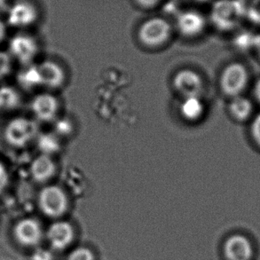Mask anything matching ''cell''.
Returning <instances> with one entry per match:
<instances>
[{
	"mask_svg": "<svg viewBox=\"0 0 260 260\" xmlns=\"http://www.w3.org/2000/svg\"><path fill=\"white\" fill-rule=\"evenodd\" d=\"M39 134L36 121L22 116L11 120L5 128V139L14 148H24L36 140Z\"/></svg>",
	"mask_w": 260,
	"mask_h": 260,
	"instance_id": "5b68a950",
	"label": "cell"
},
{
	"mask_svg": "<svg viewBox=\"0 0 260 260\" xmlns=\"http://www.w3.org/2000/svg\"><path fill=\"white\" fill-rule=\"evenodd\" d=\"M139 8L144 10H150L158 7L162 0H134Z\"/></svg>",
	"mask_w": 260,
	"mask_h": 260,
	"instance_id": "83f0119b",
	"label": "cell"
},
{
	"mask_svg": "<svg viewBox=\"0 0 260 260\" xmlns=\"http://www.w3.org/2000/svg\"><path fill=\"white\" fill-rule=\"evenodd\" d=\"M38 205L43 215L58 220L70 210V198L61 186L48 185L40 190Z\"/></svg>",
	"mask_w": 260,
	"mask_h": 260,
	"instance_id": "277c9868",
	"label": "cell"
},
{
	"mask_svg": "<svg viewBox=\"0 0 260 260\" xmlns=\"http://www.w3.org/2000/svg\"><path fill=\"white\" fill-rule=\"evenodd\" d=\"M41 86L52 90L59 89L66 82V72L61 65L53 60H44L38 64Z\"/></svg>",
	"mask_w": 260,
	"mask_h": 260,
	"instance_id": "4fadbf2b",
	"label": "cell"
},
{
	"mask_svg": "<svg viewBox=\"0 0 260 260\" xmlns=\"http://www.w3.org/2000/svg\"><path fill=\"white\" fill-rule=\"evenodd\" d=\"M39 52V43L31 35L19 33L10 39L9 53L11 56L24 66L33 63Z\"/></svg>",
	"mask_w": 260,
	"mask_h": 260,
	"instance_id": "9c48e42d",
	"label": "cell"
},
{
	"mask_svg": "<svg viewBox=\"0 0 260 260\" xmlns=\"http://www.w3.org/2000/svg\"><path fill=\"white\" fill-rule=\"evenodd\" d=\"M30 109L37 120L40 122H54L60 112V102L52 93L43 92L33 98Z\"/></svg>",
	"mask_w": 260,
	"mask_h": 260,
	"instance_id": "7c38bea8",
	"label": "cell"
},
{
	"mask_svg": "<svg viewBox=\"0 0 260 260\" xmlns=\"http://www.w3.org/2000/svg\"><path fill=\"white\" fill-rule=\"evenodd\" d=\"M57 171L56 164L50 155H38L30 165L29 173L32 179L39 184L48 182L55 175Z\"/></svg>",
	"mask_w": 260,
	"mask_h": 260,
	"instance_id": "2e32d148",
	"label": "cell"
},
{
	"mask_svg": "<svg viewBox=\"0 0 260 260\" xmlns=\"http://www.w3.org/2000/svg\"><path fill=\"white\" fill-rule=\"evenodd\" d=\"M54 124V134L58 135L60 139L62 138L70 137L74 134L75 124L72 120L68 117L57 118Z\"/></svg>",
	"mask_w": 260,
	"mask_h": 260,
	"instance_id": "44dd1931",
	"label": "cell"
},
{
	"mask_svg": "<svg viewBox=\"0 0 260 260\" xmlns=\"http://www.w3.org/2000/svg\"><path fill=\"white\" fill-rule=\"evenodd\" d=\"M254 39L255 35H250L249 33H241L234 40V45L236 50L240 52H250L253 51Z\"/></svg>",
	"mask_w": 260,
	"mask_h": 260,
	"instance_id": "7402d4cb",
	"label": "cell"
},
{
	"mask_svg": "<svg viewBox=\"0 0 260 260\" xmlns=\"http://www.w3.org/2000/svg\"><path fill=\"white\" fill-rule=\"evenodd\" d=\"M251 85L252 78L250 69L246 64L237 60L226 64L218 78L219 90L229 99L245 94Z\"/></svg>",
	"mask_w": 260,
	"mask_h": 260,
	"instance_id": "6da1fadb",
	"label": "cell"
},
{
	"mask_svg": "<svg viewBox=\"0 0 260 260\" xmlns=\"http://www.w3.org/2000/svg\"><path fill=\"white\" fill-rule=\"evenodd\" d=\"M66 260H96L94 252L88 247L75 248L68 254Z\"/></svg>",
	"mask_w": 260,
	"mask_h": 260,
	"instance_id": "cb8c5ba5",
	"label": "cell"
},
{
	"mask_svg": "<svg viewBox=\"0 0 260 260\" xmlns=\"http://www.w3.org/2000/svg\"><path fill=\"white\" fill-rule=\"evenodd\" d=\"M51 249L63 251L69 249L76 239V230L71 222L58 219L53 222L45 232Z\"/></svg>",
	"mask_w": 260,
	"mask_h": 260,
	"instance_id": "52a82bcc",
	"label": "cell"
},
{
	"mask_svg": "<svg viewBox=\"0 0 260 260\" xmlns=\"http://www.w3.org/2000/svg\"><path fill=\"white\" fill-rule=\"evenodd\" d=\"M249 126V134L254 146L260 150V112L256 113Z\"/></svg>",
	"mask_w": 260,
	"mask_h": 260,
	"instance_id": "d4e9b609",
	"label": "cell"
},
{
	"mask_svg": "<svg viewBox=\"0 0 260 260\" xmlns=\"http://www.w3.org/2000/svg\"><path fill=\"white\" fill-rule=\"evenodd\" d=\"M228 112L234 121L237 123H250L256 115V103L252 98L245 94L229 99Z\"/></svg>",
	"mask_w": 260,
	"mask_h": 260,
	"instance_id": "5bb4252c",
	"label": "cell"
},
{
	"mask_svg": "<svg viewBox=\"0 0 260 260\" xmlns=\"http://www.w3.org/2000/svg\"><path fill=\"white\" fill-rule=\"evenodd\" d=\"M36 140L38 141V148L40 150V154L43 155L53 156L61 149V139L53 132L39 134Z\"/></svg>",
	"mask_w": 260,
	"mask_h": 260,
	"instance_id": "ac0fdd59",
	"label": "cell"
},
{
	"mask_svg": "<svg viewBox=\"0 0 260 260\" xmlns=\"http://www.w3.org/2000/svg\"><path fill=\"white\" fill-rule=\"evenodd\" d=\"M244 17L251 23L260 26V0H250L244 6Z\"/></svg>",
	"mask_w": 260,
	"mask_h": 260,
	"instance_id": "603a6c76",
	"label": "cell"
},
{
	"mask_svg": "<svg viewBox=\"0 0 260 260\" xmlns=\"http://www.w3.org/2000/svg\"><path fill=\"white\" fill-rule=\"evenodd\" d=\"M18 81L22 87L28 90L40 87L41 81L39 77L38 64L32 63L24 66L23 70L19 74Z\"/></svg>",
	"mask_w": 260,
	"mask_h": 260,
	"instance_id": "d6986e66",
	"label": "cell"
},
{
	"mask_svg": "<svg viewBox=\"0 0 260 260\" xmlns=\"http://www.w3.org/2000/svg\"><path fill=\"white\" fill-rule=\"evenodd\" d=\"M223 252L228 260H250L252 246L245 236L235 235L225 240Z\"/></svg>",
	"mask_w": 260,
	"mask_h": 260,
	"instance_id": "9a60e30c",
	"label": "cell"
},
{
	"mask_svg": "<svg viewBox=\"0 0 260 260\" xmlns=\"http://www.w3.org/2000/svg\"><path fill=\"white\" fill-rule=\"evenodd\" d=\"M173 87L181 98L192 96L202 97L205 91V83L197 71L191 69H182L173 76Z\"/></svg>",
	"mask_w": 260,
	"mask_h": 260,
	"instance_id": "8992f818",
	"label": "cell"
},
{
	"mask_svg": "<svg viewBox=\"0 0 260 260\" xmlns=\"http://www.w3.org/2000/svg\"><path fill=\"white\" fill-rule=\"evenodd\" d=\"M7 34V26L6 23L0 19V42L5 39Z\"/></svg>",
	"mask_w": 260,
	"mask_h": 260,
	"instance_id": "1f68e13d",
	"label": "cell"
},
{
	"mask_svg": "<svg viewBox=\"0 0 260 260\" xmlns=\"http://www.w3.org/2000/svg\"><path fill=\"white\" fill-rule=\"evenodd\" d=\"M207 19L201 12L193 9L180 12L175 21V28L186 39H196L204 34Z\"/></svg>",
	"mask_w": 260,
	"mask_h": 260,
	"instance_id": "ba28073f",
	"label": "cell"
},
{
	"mask_svg": "<svg viewBox=\"0 0 260 260\" xmlns=\"http://www.w3.org/2000/svg\"><path fill=\"white\" fill-rule=\"evenodd\" d=\"M251 89H252V100L255 103L260 105V78H257L256 81L252 83Z\"/></svg>",
	"mask_w": 260,
	"mask_h": 260,
	"instance_id": "f546056e",
	"label": "cell"
},
{
	"mask_svg": "<svg viewBox=\"0 0 260 260\" xmlns=\"http://www.w3.org/2000/svg\"><path fill=\"white\" fill-rule=\"evenodd\" d=\"M255 54L257 55V59L260 60V33L255 35L254 39L253 51Z\"/></svg>",
	"mask_w": 260,
	"mask_h": 260,
	"instance_id": "4dcf8cb0",
	"label": "cell"
},
{
	"mask_svg": "<svg viewBox=\"0 0 260 260\" xmlns=\"http://www.w3.org/2000/svg\"><path fill=\"white\" fill-rule=\"evenodd\" d=\"M11 55L9 53L0 52V78L6 77L11 71Z\"/></svg>",
	"mask_w": 260,
	"mask_h": 260,
	"instance_id": "484cf974",
	"label": "cell"
},
{
	"mask_svg": "<svg viewBox=\"0 0 260 260\" xmlns=\"http://www.w3.org/2000/svg\"><path fill=\"white\" fill-rule=\"evenodd\" d=\"M244 17V5L239 0H218L211 7V23L220 31L237 28Z\"/></svg>",
	"mask_w": 260,
	"mask_h": 260,
	"instance_id": "3957f363",
	"label": "cell"
},
{
	"mask_svg": "<svg viewBox=\"0 0 260 260\" xmlns=\"http://www.w3.org/2000/svg\"><path fill=\"white\" fill-rule=\"evenodd\" d=\"M173 24L164 17L149 18L145 20L137 30V39L142 46L156 49L166 46L173 37Z\"/></svg>",
	"mask_w": 260,
	"mask_h": 260,
	"instance_id": "7a4b0ae2",
	"label": "cell"
},
{
	"mask_svg": "<svg viewBox=\"0 0 260 260\" xmlns=\"http://www.w3.org/2000/svg\"><path fill=\"white\" fill-rule=\"evenodd\" d=\"M38 19V8L28 0H18L7 12V22L14 28H27L34 24Z\"/></svg>",
	"mask_w": 260,
	"mask_h": 260,
	"instance_id": "8fae6325",
	"label": "cell"
},
{
	"mask_svg": "<svg viewBox=\"0 0 260 260\" xmlns=\"http://www.w3.org/2000/svg\"><path fill=\"white\" fill-rule=\"evenodd\" d=\"M179 111L183 119L187 122H197L204 116L205 103L200 96L182 98L179 104Z\"/></svg>",
	"mask_w": 260,
	"mask_h": 260,
	"instance_id": "e0dca14e",
	"label": "cell"
},
{
	"mask_svg": "<svg viewBox=\"0 0 260 260\" xmlns=\"http://www.w3.org/2000/svg\"><path fill=\"white\" fill-rule=\"evenodd\" d=\"M14 239L21 246H39L45 236L41 223L34 218H25L15 224L14 230Z\"/></svg>",
	"mask_w": 260,
	"mask_h": 260,
	"instance_id": "30bf717a",
	"label": "cell"
},
{
	"mask_svg": "<svg viewBox=\"0 0 260 260\" xmlns=\"http://www.w3.org/2000/svg\"><path fill=\"white\" fill-rule=\"evenodd\" d=\"M9 184V173L7 166L0 161V194L7 189Z\"/></svg>",
	"mask_w": 260,
	"mask_h": 260,
	"instance_id": "4316f807",
	"label": "cell"
},
{
	"mask_svg": "<svg viewBox=\"0 0 260 260\" xmlns=\"http://www.w3.org/2000/svg\"><path fill=\"white\" fill-rule=\"evenodd\" d=\"M32 260H53V256L48 250L39 249L33 254Z\"/></svg>",
	"mask_w": 260,
	"mask_h": 260,
	"instance_id": "f1b7e54d",
	"label": "cell"
},
{
	"mask_svg": "<svg viewBox=\"0 0 260 260\" xmlns=\"http://www.w3.org/2000/svg\"><path fill=\"white\" fill-rule=\"evenodd\" d=\"M21 102L20 95L14 88L3 86L0 88V109H16Z\"/></svg>",
	"mask_w": 260,
	"mask_h": 260,
	"instance_id": "ffe728a7",
	"label": "cell"
}]
</instances>
